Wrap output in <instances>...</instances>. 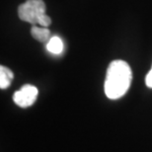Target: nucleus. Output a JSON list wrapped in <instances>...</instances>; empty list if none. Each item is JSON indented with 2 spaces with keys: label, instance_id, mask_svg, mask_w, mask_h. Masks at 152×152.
I'll list each match as a JSON object with an SVG mask.
<instances>
[{
  "label": "nucleus",
  "instance_id": "obj_6",
  "mask_svg": "<svg viewBox=\"0 0 152 152\" xmlns=\"http://www.w3.org/2000/svg\"><path fill=\"white\" fill-rule=\"evenodd\" d=\"M47 48L50 53L53 54H59L63 50V42L61 39L58 37H53L48 42Z\"/></svg>",
  "mask_w": 152,
  "mask_h": 152
},
{
  "label": "nucleus",
  "instance_id": "obj_2",
  "mask_svg": "<svg viewBox=\"0 0 152 152\" xmlns=\"http://www.w3.org/2000/svg\"><path fill=\"white\" fill-rule=\"evenodd\" d=\"M18 16L22 21L34 25L48 27L51 19L45 15V4L42 0H27L18 7Z\"/></svg>",
  "mask_w": 152,
  "mask_h": 152
},
{
  "label": "nucleus",
  "instance_id": "obj_5",
  "mask_svg": "<svg viewBox=\"0 0 152 152\" xmlns=\"http://www.w3.org/2000/svg\"><path fill=\"white\" fill-rule=\"evenodd\" d=\"M14 74L8 67L4 65L0 66V88L6 89L10 86L12 80H13Z\"/></svg>",
  "mask_w": 152,
  "mask_h": 152
},
{
  "label": "nucleus",
  "instance_id": "obj_7",
  "mask_svg": "<svg viewBox=\"0 0 152 152\" xmlns=\"http://www.w3.org/2000/svg\"><path fill=\"white\" fill-rule=\"evenodd\" d=\"M145 84H146L147 87L152 88V66L149 72L147 73L146 77H145Z\"/></svg>",
  "mask_w": 152,
  "mask_h": 152
},
{
  "label": "nucleus",
  "instance_id": "obj_1",
  "mask_svg": "<svg viewBox=\"0 0 152 152\" xmlns=\"http://www.w3.org/2000/svg\"><path fill=\"white\" fill-rule=\"evenodd\" d=\"M132 80L130 66L124 60H114L110 63L106 74L104 90L106 96L117 100L126 95Z\"/></svg>",
  "mask_w": 152,
  "mask_h": 152
},
{
  "label": "nucleus",
  "instance_id": "obj_3",
  "mask_svg": "<svg viewBox=\"0 0 152 152\" xmlns=\"http://www.w3.org/2000/svg\"><path fill=\"white\" fill-rule=\"evenodd\" d=\"M38 88L33 85L26 84L13 95V101L21 108H28L36 102L38 98Z\"/></svg>",
  "mask_w": 152,
  "mask_h": 152
},
{
  "label": "nucleus",
  "instance_id": "obj_4",
  "mask_svg": "<svg viewBox=\"0 0 152 152\" xmlns=\"http://www.w3.org/2000/svg\"><path fill=\"white\" fill-rule=\"evenodd\" d=\"M31 34L33 38L41 42H48L50 39V32L47 27H39L37 25H34L31 29Z\"/></svg>",
  "mask_w": 152,
  "mask_h": 152
}]
</instances>
